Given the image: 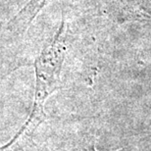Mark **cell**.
Instances as JSON below:
<instances>
[{"label":"cell","mask_w":151,"mask_h":151,"mask_svg":"<svg viewBox=\"0 0 151 151\" xmlns=\"http://www.w3.org/2000/svg\"><path fill=\"white\" fill-rule=\"evenodd\" d=\"M67 52V25L64 20L53 39L46 45L35 62V91L32 113L20 134L32 132L43 121L44 103L58 88L63 62Z\"/></svg>","instance_id":"1"},{"label":"cell","mask_w":151,"mask_h":151,"mask_svg":"<svg viewBox=\"0 0 151 151\" xmlns=\"http://www.w3.org/2000/svg\"><path fill=\"white\" fill-rule=\"evenodd\" d=\"M50 1L51 0H29L14 17L8 21L6 31L12 35H23Z\"/></svg>","instance_id":"2"}]
</instances>
